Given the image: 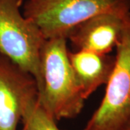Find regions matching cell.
Segmentation results:
<instances>
[{"label": "cell", "instance_id": "7a4b0ae2", "mask_svg": "<svg viewBox=\"0 0 130 130\" xmlns=\"http://www.w3.org/2000/svg\"><path fill=\"white\" fill-rule=\"evenodd\" d=\"M23 13L45 39L67 38L76 25L103 12H130V0H25Z\"/></svg>", "mask_w": 130, "mask_h": 130}, {"label": "cell", "instance_id": "6da1fadb", "mask_svg": "<svg viewBox=\"0 0 130 130\" xmlns=\"http://www.w3.org/2000/svg\"><path fill=\"white\" fill-rule=\"evenodd\" d=\"M67 39H46L40 53L42 84L38 102L55 120L73 119L85 104L82 90L70 64Z\"/></svg>", "mask_w": 130, "mask_h": 130}, {"label": "cell", "instance_id": "52a82bcc", "mask_svg": "<svg viewBox=\"0 0 130 130\" xmlns=\"http://www.w3.org/2000/svg\"><path fill=\"white\" fill-rule=\"evenodd\" d=\"M68 56L85 100L107 83L115 64V56L110 54L79 50L69 51Z\"/></svg>", "mask_w": 130, "mask_h": 130}, {"label": "cell", "instance_id": "ba28073f", "mask_svg": "<svg viewBox=\"0 0 130 130\" xmlns=\"http://www.w3.org/2000/svg\"><path fill=\"white\" fill-rule=\"evenodd\" d=\"M22 130H60L56 121L38 102L30 103L22 117Z\"/></svg>", "mask_w": 130, "mask_h": 130}, {"label": "cell", "instance_id": "9c48e42d", "mask_svg": "<svg viewBox=\"0 0 130 130\" xmlns=\"http://www.w3.org/2000/svg\"><path fill=\"white\" fill-rule=\"evenodd\" d=\"M126 130H130V125H129V126L128 127V129H126Z\"/></svg>", "mask_w": 130, "mask_h": 130}, {"label": "cell", "instance_id": "277c9868", "mask_svg": "<svg viewBox=\"0 0 130 130\" xmlns=\"http://www.w3.org/2000/svg\"><path fill=\"white\" fill-rule=\"evenodd\" d=\"M116 51L104 97L83 130H126L130 125V12Z\"/></svg>", "mask_w": 130, "mask_h": 130}, {"label": "cell", "instance_id": "5b68a950", "mask_svg": "<svg viewBox=\"0 0 130 130\" xmlns=\"http://www.w3.org/2000/svg\"><path fill=\"white\" fill-rule=\"evenodd\" d=\"M35 78L0 54V130H17L25 110L38 99Z\"/></svg>", "mask_w": 130, "mask_h": 130}, {"label": "cell", "instance_id": "3957f363", "mask_svg": "<svg viewBox=\"0 0 130 130\" xmlns=\"http://www.w3.org/2000/svg\"><path fill=\"white\" fill-rule=\"evenodd\" d=\"M25 0H0V54L35 78L41 87L40 53L45 38L21 10Z\"/></svg>", "mask_w": 130, "mask_h": 130}, {"label": "cell", "instance_id": "8992f818", "mask_svg": "<svg viewBox=\"0 0 130 130\" xmlns=\"http://www.w3.org/2000/svg\"><path fill=\"white\" fill-rule=\"evenodd\" d=\"M128 12H103L76 25L68 33L75 51L109 54L120 41Z\"/></svg>", "mask_w": 130, "mask_h": 130}]
</instances>
